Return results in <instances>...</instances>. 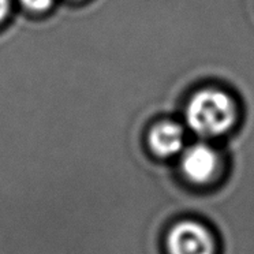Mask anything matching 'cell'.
Segmentation results:
<instances>
[{
  "label": "cell",
  "instance_id": "cell-1",
  "mask_svg": "<svg viewBox=\"0 0 254 254\" xmlns=\"http://www.w3.org/2000/svg\"><path fill=\"white\" fill-rule=\"evenodd\" d=\"M186 119L191 130L204 137H217L230 130L235 121V105L220 90L205 89L190 100Z\"/></svg>",
  "mask_w": 254,
  "mask_h": 254
},
{
  "label": "cell",
  "instance_id": "cell-2",
  "mask_svg": "<svg viewBox=\"0 0 254 254\" xmlns=\"http://www.w3.org/2000/svg\"><path fill=\"white\" fill-rule=\"evenodd\" d=\"M168 254H216L217 245L210 230L195 220L177 223L167 234Z\"/></svg>",
  "mask_w": 254,
  "mask_h": 254
},
{
  "label": "cell",
  "instance_id": "cell-3",
  "mask_svg": "<svg viewBox=\"0 0 254 254\" xmlns=\"http://www.w3.org/2000/svg\"><path fill=\"white\" fill-rule=\"evenodd\" d=\"M182 171L194 185H206L215 179L220 160L215 149L205 144L190 146L182 157Z\"/></svg>",
  "mask_w": 254,
  "mask_h": 254
},
{
  "label": "cell",
  "instance_id": "cell-4",
  "mask_svg": "<svg viewBox=\"0 0 254 254\" xmlns=\"http://www.w3.org/2000/svg\"><path fill=\"white\" fill-rule=\"evenodd\" d=\"M183 141L182 127L172 122L159 123L149 133L150 148L160 157H171L179 153L183 148Z\"/></svg>",
  "mask_w": 254,
  "mask_h": 254
},
{
  "label": "cell",
  "instance_id": "cell-5",
  "mask_svg": "<svg viewBox=\"0 0 254 254\" xmlns=\"http://www.w3.org/2000/svg\"><path fill=\"white\" fill-rule=\"evenodd\" d=\"M26 10L32 12H45L54 4V0H19Z\"/></svg>",
  "mask_w": 254,
  "mask_h": 254
},
{
  "label": "cell",
  "instance_id": "cell-6",
  "mask_svg": "<svg viewBox=\"0 0 254 254\" xmlns=\"http://www.w3.org/2000/svg\"><path fill=\"white\" fill-rule=\"evenodd\" d=\"M10 8H11L10 0H0V23L6 19L8 12H10Z\"/></svg>",
  "mask_w": 254,
  "mask_h": 254
}]
</instances>
